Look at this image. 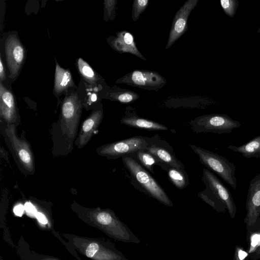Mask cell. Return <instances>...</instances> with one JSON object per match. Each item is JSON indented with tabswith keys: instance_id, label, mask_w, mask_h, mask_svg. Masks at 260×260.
Listing matches in <instances>:
<instances>
[{
	"instance_id": "cell-8",
	"label": "cell",
	"mask_w": 260,
	"mask_h": 260,
	"mask_svg": "<svg viewBox=\"0 0 260 260\" xmlns=\"http://www.w3.org/2000/svg\"><path fill=\"white\" fill-rule=\"evenodd\" d=\"M14 124L7 125L5 129L9 143L16 160L25 173L32 174L35 172L34 155L30 144L25 139L20 138L15 132Z\"/></svg>"
},
{
	"instance_id": "cell-32",
	"label": "cell",
	"mask_w": 260,
	"mask_h": 260,
	"mask_svg": "<svg viewBox=\"0 0 260 260\" xmlns=\"http://www.w3.org/2000/svg\"><path fill=\"white\" fill-rule=\"evenodd\" d=\"M257 32H259V33H260V28H259V29H258V31H257Z\"/></svg>"
},
{
	"instance_id": "cell-31",
	"label": "cell",
	"mask_w": 260,
	"mask_h": 260,
	"mask_svg": "<svg viewBox=\"0 0 260 260\" xmlns=\"http://www.w3.org/2000/svg\"><path fill=\"white\" fill-rule=\"evenodd\" d=\"M0 57V80L1 82H3L6 80V76L5 68L3 63L2 56H1Z\"/></svg>"
},
{
	"instance_id": "cell-26",
	"label": "cell",
	"mask_w": 260,
	"mask_h": 260,
	"mask_svg": "<svg viewBox=\"0 0 260 260\" xmlns=\"http://www.w3.org/2000/svg\"><path fill=\"white\" fill-rule=\"evenodd\" d=\"M110 97L115 101L124 104L133 102L140 98L137 93L127 89L111 93Z\"/></svg>"
},
{
	"instance_id": "cell-16",
	"label": "cell",
	"mask_w": 260,
	"mask_h": 260,
	"mask_svg": "<svg viewBox=\"0 0 260 260\" xmlns=\"http://www.w3.org/2000/svg\"><path fill=\"white\" fill-rule=\"evenodd\" d=\"M0 115L7 125L14 124L17 120L16 107L12 92L0 83Z\"/></svg>"
},
{
	"instance_id": "cell-1",
	"label": "cell",
	"mask_w": 260,
	"mask_h": 260,
	"mask_svg": "<svg viewBox=\"0 0 260 260\" xmlns=\"http://www.w3.org/2000/svg\"><path fill=\"white\" fill-rule=\"evenodd\" d=\"M71 209L82 221L114 240L125 243H140L139 239L110 209L87 208L76 203L72 204Z\"/></svg>"
},
{
	"instance_id": "cell-9",
	"label": "cell",
	"mask_w": 260,
	"mask_h": 260,
	"mask_svg": "<svg viewBox=\"0 0 260 260\" xmlns=\"http://www.w3.org/2000/svg\"><path fill=\"white\" fill-rule=\"evenodd\" d=\"M147 137L136 136L119 141L103 145L96 149V153L108 159H116L133 154L147 148Z\"/></svg>"
},
{
	"instance_id": "cell-11",
	"label": "cell",
	"mask_w": 260,
	"mask_h": 260,
	"mask_svg": "<svg viewBox=\"0 0 260 260\" xmlns=\"http://www.w3.org/2000/svg\"><path fill=\"white\" fill-rule=\"evenodd\" d=\"M147 145L145 149L158 161L168 164L179 170H185L184 165L176 157L173 147L158 134L147 137Z\"/></svg>"
},
{
	"instance_id": "cell-12",
	"label": "cell",
	"mask_w": 260,
	"mask_h": 260,
	"mask_svg": "<svg viewBox=\"0 0 260 260\" xmlns=\"http://www.w3.org/2000/svg\"><path fill=\"white\" fill-rule=\"evenodd\" d=\"M5 55L10 77L14 78L18 75L25 56L24 47L16 35H11L7 38Z\"/></svg>"
},
{
	"instance_id": "cell-15",
	"label": "cell",
	"mask_w": 260,
	"mask_h": 260,
	"mask_svg": "<svg viewBox=\"0 0 260 260\" xmlns=\"http://www.w3.org/2000/svg\"><path fill=\"white\" fill-rule=\"evenodd\" d=\"M103 117V111L101 109L93 111L83 121L75 141L78 148H82L89 142L101 124Z\"/></svg>"
},
{
	"instance_id": "cell-13",
	"label": "cell",
	"mask_w": 260,
	"mask_h": 260,
	"mask_svg": "<svg viewBox=\"0 0 260 260\" xmlns=\"http://www.w3.org/2000/svg\"><path fill=\"white\" fill-rule=\"evenodd\" d=\"M198 2L199 0H187L176 12L172 23L166 49L172 46L186 32L188 28V18Z\"/></svg>"
},
{
	"instance_id": "cell-6",
	"label": "cell",
	"mask_w": 260,
	"mask_h": 260,
	"mask_svg": "<svg viewBox=\"0 0 260 260\" xmlns=\"http://www.w3.org/2000/svg\"><path fill=\"white\" fill-rule=\"evenodd\" d=\"M190 146L203 165L217 174L234 189H236V166L233 162L225 157L210 150L194 145H190Z\"/></svg>"
},
{
	"instance_id": "cell-22",
	"label": "cell",
	"mask_w": 260,
	"mask_h": 260,
	"mask_svg": "<svg viewBox=\"0 0 260 260\" xmlns=\"http://www.w3.org/2000/svg\"><path fill=\"white\" fill-rule=\"evenodd\" d=\"M228 148L240 153L245 158H260V135L239 146L230 145Z\"/></svg>"
},
{
	"instance_id": "cell-21",
	"label": "cell",
	"mask_w": 260,
	"mask_h": 260,
	"mask_svg": "<svg viewBox=\"0 0 260 260\" xmlns=\"http://www.w3.org/2000/svg\"><path fill=\"white\" fill-rule=\"evenodd\" d=\"M75 85L74 81L69 70L61 68L56 62L54 90L60 94L70 87Z\"/></svg>"
},
{
	"instance_id": "cell-24",
	"label": "cell",
	"mask_w": 260,
	"mask_h": 260,
	"mask_svg": "<svg viewBox=\"0 0 260 260\" xmlns=\"http://www.w3.org/2000/svg\"><path fill=\"white\" fill-rule=\"evenodd\" d=\"M78 71L83 79L91 85H95L99 80L98 75L90 66L81 58L77 61Z\"/></svg>"
},
{
	"instance_id": "cell-18",
	"label": "cell",
	"mask_w": 260,
	"mask_h": 260,
	"mask_svg": "<svg viewBox=\"0 0 260 260\" xmlns=\"http://www.w3.org/2000/svg\"><path fill=\"white\" fill-rule=\"evenodd\" d=\"M120 122L127 126L147 131H165L168 128L158 122L139 117L132 108L127 107Z\"/></svg>"
},
{
	"instance_id": "cell-19",
	"label": "cell",
	"mask_w": 260,
	"mask_h": 260,
	"mask_svg": "<svg viewBox=\"0 0 260 260\" xmlns=\"http://www.w3.org/2000/svg\"><path fill=\"white\" fill-rule=\"evenodd\" d=\"M157 165L165 171L171 183L179 189L185 188L189 179L185 170H179L168 164L158 161Z\"/></svg>"
},
{
	"instance_id": "cell-25",
	"label": "cell",
	"mask_w": 260,
	"mask_h": 260,
	"mask_svg": "<svg viewBox=\"0 0 260 260\" xmlns=\"http://www.w3.org/2000/svg\"><path fill=\"white\" fill-rule=\"evenodd\" d=\"M138 161L147 171L154 174V166L158 162L151 153L145 150H140L133 153Z\"/></svg>"
},
{
	"instance_id": "cell-27",
	"label": "cell",
	"mask_w": 260,
	"mask_h": 260,
	"mask_svg": "<svg viewBox=\"0 0 260 260\" xmlns=\"http://www.w3.org/2000/svg\"><path fill=\"white\" fill-rule=\"evenodd\" d=\"M149 4L148 0H134L133 4L132 16L133 21H137L140 15L146 10Z\"/></svg>"
},
{
	"instance_id": "cell-20",
	"label": "cell",
	"mask_w": 260,
	"mask_h": 260,
	"mask_svg": "<svg viewBox=\"0 0 260 260\" xmlns=\"http://www.w3.org/2000/svg\"><path fill=\"white\" fill-rule=\"evenodd\" d=\"M247 240L249 258L252 260L260 258V217L252 227L247 230Z\"/></svg>"
},
{
	"instance_id": "cell-23",
	"label": "cell",
	"mask_w": 260,
	"mask_h": 260,
	"mask_svg": "<svg viewBox=\"0 0 260 260\" xmlns=\"http://www.w3.org/2000/svg\"><path fill=\"white\" fill-rule=\"evenodd\" d=\"M18 254L21 260H61L56 257L39 254L26 248L23 240L20 239L18 245Z\"/></svg>"
},
{
	"instance_id": "cell-17",
	"label": "cell",
	"mask_w": 260,
	"mask_h": 260,
	"mask_svg": "<svg viewBox=\"0 0 260 260\" xmlns=\"http://www.w3.org/2000/svg\"><path fill=\"white\" fill-rule=\"evenodd\" d=\"M110 44L113 49L120 53H129L143 60H147L138 49L133 36L128 31L117 32L116 36L110 41Z\"/></svg>"
},
{
	"instance_id": "cell-3",
	"label": "cell",
	"mask_w": 260,
	"mask_h": 260,
	"mask_svg": "<svg viewBox=\"0 0 260 260\" xmlns=\"http://www.w3.org/2000/svg\"><path fill=\"white\" fill-rule=\"evenodd\" d=\"M57 237L73 254L78 252L91 260H128L112 242L100 238H90L69 234H63V237L68 240L64 242Z\"/></svg>"
},
{
	"instance_id": "cell-28",
	"label": "cell",
	"mask_w": 260,
	"mask_h": 260,
	"mask_svg": "<svg viewBox=\"0 0 260 260\" xmlns=\"http://www.w3.org/2000/svg\"><path fill=\"white\" fill-rule=\"evenodd\" d=\"M237 1L235 0H221V6L229 16L233 17L236 11Z\"/></svg>"
},
{
	"instance_id": "cell-7",
	"label": "cell",
	"mask_w": 260,
	"mask_h": 260,
	"mask_svg": "<svg viewBox=\"0 0 260 260\" xmlns=\"http://www.w3.org/2000/svg\"><path fill=\"white\" fill-rule=\"evenodd\" d=\"M190 128L196 133L229 134L241 123L225 114H212L200 116L189 122Z\"/></svg>"
},
{
	"instance_id": "cell-10",
	"label": "cell",
	"mask_w": 260,
	"mask_h": 260,
	"mask_svg": "<svg viewBox=\"0 0 260 260\" xmlns=\"http://www.w3.org/2000/svg\"><path fill=\"white\" fill-rule=\"evenodd\" d=\"M116 83L138 87L145 90H158L165 86L166 80L155 71L145 70H134L119 78Z\"/></svg>"
},
{
	"instance_id": "cell-2",
	"label": "cell",
	"mask_w": 260,
	"mask_h": 260,
	"mask_svg": "<svg viewBox=\"0 0 260 260\" xmlns=\"http://www.w3.org/2000/svg\"><path fill=\"white\" fill-rule=\"evenodd\" d=\"M82 109L81 102L76 92L72 93L63 100L60 119L54 128L53 134V148H57L56 155H66L72 151L73 144L76 139Z\"/></svg>"
},
{
	"instance_id": "cell-4",
	"label": "cell",
	"mask_w": 260,
	"mask_h": 260,
	"mask_svg": "<svg viewBox=\"0 0 260 260\" xmlns=\"http://www.w3.org/2000/svg\"><path fill=\"white\" fill-rule=\"evenodd\" d=\"M202 181L205 188L198 193V197L218 212L227 210L232 218L236 215L237 207L229 189L208 169L203 170Z\"/></svg>"
},
{
	"instance_id": "cell-5",
	"label": "cell",
	"mask_w": 260,
	"mask_h": 260,
	"mask_svg": "<svg viewBox=\"0 0 260 260\" xmlns=\"http://www.w3.org/2000/svg\"><path fill=\"white\" fill-rule=\"evenodd\" d=\"M124 166L131 175L132 182L140 191L168 207H173L169 196L156 180L137 160L133 154L122 157Z\"/></svg>"
},
{
	"instance_id": "cell-14",
	"label": "cell",
	"mask_w": 260,
	"mask_h": 260,
	"mask_svg": "<svg viewBox=\"0 0 260 260\" xmlns=\"http://www.w3.org/2000/svg\"><path fill=\"white\" fill-rule=\"evenodd\" d=\"M246 214L244 221L248 230L260 217V174L249 182L246 202Z\"/></svg>"
},
{
	"instance_id": "cell-29",
	"label": "cell",
	"mask_w": 260,
	"mask_h": 260,
	"mask_svg": "<svg viewBox=\"0 0 260 260\" xmlns=\"http://www.w3.org/2000/svg\"><path fill=\"white\" fill-rule=\"evenodd\" d=\"M249 254L242 246L237 245L235 247L234 260H247Z\"/></svg>"
},
{
	"instance_id": "cell-30",
	"label": "cell",
	"mask_w": 260,
	"mask_h": 260,
	"mask_svg": "<svg viewBox=\"0 0 260 260\" xmlns=\"http://www.w3.org/2000/svg\"><path fill=\"white\" fill-rule=\"evenodd\" d=\"M117 1L105 0L104 1V8L105 13L106 12L109 17L111 16L112 11L115 9Z\"/></svg>"
}]
</instances>
